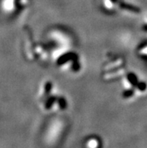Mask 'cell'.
<instances>
[{"label":"cell","instance_id":"6da1fadb","mask_svg":"<svg viewBox=\"0 0 147 148\" xmlns=\"http://www.w3.org/2000/svg\"><path fill=\"white\" fill-rule=\"evenodd\" d=\"M99 147L98 141L95 138H92L86 143V148H98Z\"/></svg>","mask_w":147,"mask_h":148}]
</instances>
